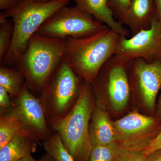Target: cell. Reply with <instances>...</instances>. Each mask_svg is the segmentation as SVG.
<instances>
[{"mask_svg":"<svg viewBox=\"0 0 161 161\" xmlns=\"http://www.w3.org/2000/svg\"><path fill=\"white\" fill-rule=\"evenodd\" d=\"M88 133L90 142L93 147L118 142L113 122L108 112L100 107H97L92 111Z\"/></svg>","mask_w":161,"mask_h":161,"instance_id":"obj_13","label":"cell"},{"mask_svg":"<svg viewBox=\"0 0 161 161\" xmlns=\"http://www.w3.org/2000/svg\"><path fill=\"white\" fill-rule=\"evenodd\" d=\"M120 36L108 28L87 37L67 38L63 60L75 74L92 83L104 64L114 55Z\"/></svg>","mask_w":161,"mask_h":161,"instance_id":"obj_1","label":"cell"},{"mask_svg":"<svg viewBox=\"0 0 161 161\" xmlns=\"http://www.w3.org/2000/svg\"><path fill=\"white\" fill-rule=\"evenodd\" d=\"M145 158L142 152L128 150L120 146L115 161H145Z\"/></svg>","mask_w":161,"mask_h":161,"instance_id":"obj_21","label":"cell"},{"mask_svg":"<svg viewBox=\"0 0 161 161\" xmlns=\"http://www.w3.org/2000/svg\"><path fill=\"white\" fill-rule=\"evenodd\" d=\"M90 84L85 81L81 83L75 105L67 115L53 125L75 161H88L93 147L88 133L93 111Z\"/></svg>","mask_w":161,"mask_h":161,"instance_id":"obj_4","label":"cell"},{"mask_svg":"<svg viewBox=\"0 0 161 161\" xmlns=\"http://www.w3.org/2000/svg\"><path fill=\"white\" fill-rule=\"evenodd\" d=\"M62 60L41 92L47 119L52 125L64 118L78 100L81 79Z\"/></svg>","mask_w":161,"mask_h":161,"instance_id":"obj_5","label":"cell"},{"mask_svg":"<svg viewBox=\"0 0 161 161\" xmlns=\"http://www.w3.org/2000/svg\"><path fill=\"white\" fill-rule=\"evenodd\" d=\"M18 161H37V160L34 158L31 154V155L26 156V157L24 158L21 159Z\"/></svg>","mask_w":161,"mask_h":161,"instance_id":"obj_29","label":"cell"},{"mask_svg":"<svg viewBox=\"0 0 161 161\" xmlns=\"http://www.w3.org/2000/svg\"><path fill=\"white\" fill-rule=\"evenodd\" d=\"M25 77L19 70L1 66L0 67V86L8 92L9 96L14 98L19 95L26 84Z\"/></svg>","mask_w":161,"mask_h":161,"instance_id":"obj_16","label":"cell"},{"mask_svg":"<svg viewBox=\"0 0 161 161\" xmlns=\"http://www.w3.org/2000/svg\"><path fill=\"white\" fill-rule=\"evenodd\" d=\"M43 147L47 153L56 161H75L57 132L43 142Z\"/></svg>","mask_w":161,"mask_h":161,"instance_id":"obj_18","label":"cell"},{"mask_svg":"<svg viewBox=\"0 0 161 161\" xmlns=\"http://www.w3.org/2000/svg\"><path fill=\"white\" fill-rule=\"evenodd\" d=\"M37 143L30 136L20 134L0 148V161H18L36 151Z\"/></svg>","mask_w":161,"mask_h":161,"instance_id":"obj_15","label":"cell"},{"mask_svg":"<svg viewBox=\"0 0 161 161\" xmlns=\"http://www.w3.org/2000/svg\"><path fill=\"white\" fill-rule=\"evenodd\" d=\"M155 15L153 0H132L119 22L128 26L133 36L150 29Z\"/></svg>","mask_w":161,"mask_h":161,"instance_id":"obj_12","label":"cell"},{"mask_svg":"<svg viewBox=\"0 0 161 161\" xmlns=\"http://www.w3.org/2000/svg\"><path fill=\"white\" fill-rule=\"evenodd\" d=\"M76 6L92 15L95 19L116 32L121 36H129V30L115 19L110 9L109 0H73Z\"/></svg>","mask_w":161,"mask_h":161,"instance_id":"obj_14","label":"cell"},{"mask_svg":"<svg viewBox=\"0 0 161 161\" xmlns=\"http://www.w3.org/2000/svg\"><path fill=\"white\" fill-rule=\"evenodd\" d=\"M14 31L13 23L8 20L0 23V61L8 52L10 44Z\"/></svg>","mask_w":161,"mask_h":161,"instance_id":"obj_20","label":"cell"},{"mask_svg":"<svg viewBox=\"0 0 161 161\" xmlns=\"http://www.w3.org/2000/svg\"><path fill=\"white\" fill-rule=\"evenodd\" d=\"M25 0H0V9L5 11L12 9Z\"/></svg>","mask_w":161,"mask_h":161,"instance_id":"obj_25","label":"cell"},{"mask_svg":"<svg viewBox=\"0 0 161 161\" xmlns=\"http://www.w3.org/2000/svg\"><path fill=\"white\" fill-rule=\"evenodd\" d=\"M119 146L118 142L105 146H94L88 161H115Z\"/></svg>","mask_w":161,"mask_h":161,"instance_id":"obj_19","label":"cell"},{"mask_svg":"<svg viewBox=\"0 0 161 161\" xmlns=\"http://www.w3.org/2000/svg\"><path fill=\"white\" fill-rule=\"evenodd\" d=\"M160 47H161V33L160 35Z\"/></svg>","mask_w":161,"mask_h":161,"instance_id":"obj_32","label":"cell"},{"mask_svg":"<svg viewBox=\"0 0 161 161\" xmlns=\"http://www.w3.org/2000/svg\"><path fill=\"white\" fill-rule=\"evenodd\" d=\"M20 134L30 136L23 130L18 119L11 112H7L1 114L0 148L4 147L15 136Z\"/></svg>","mask_w":161,"mask_h":161,"instance_id":"obj_17","label":"cell"},{"mask_svg":"<svg viewBox=\"0 0 161 161\" xmlns=\"http://www.w3.org/2000/svg\"><path fill=\"white\" fill-rule=\"evenodd\" d=\"M36 1H38V2H48V1H52V0H36Z\"/></svg>","mask_w":161,"mask_h":161,"instance_id":"obj_31","label":"cell"},{"mask_svg":"<svg viewBox=\"0 0 161 161\" xmlns=\"http://www.w3.org/2000/svg\"><path fill=\"white\" fill-rule=\"evenodd\" d=\"M37 161H56L54 159L49 155L48 153H46V154H44L41 158L38 160Z\"/></svg>","mask_w":161,"mask_h":161,"instance_id":"obj_28","label":"cell"},{"mask_svg":"<svg viewBox=\"0 0 161 161\" xmlns=\"http://www.w3.org/2000/svg\"><path fill=\"white\" fill-rule=\"evenodd\" d=\"M161 149V130L157 135L150 141L142 151L145 157L158 150Z\"/></svg>","mask_w":161,"mask_h":161,"instance_id":"obj_24","label":"cell"},{"mask_svg":"<svg viewBox=\"0 0 161 161\" xmlns=\"http://www.w3.org/2000/svg\"><path fill=\"white\" fill-rule=\"evenodd\" d=\"M126 66L131 72L133 86L136 87L147 108L154 112L161 88V56L151 62L142 58L135 59Z\"/></svg>","mask_w":161,"mask_h":161,"instance_id":"obj_10","label":"cell"},{"mask_svg":"<svg viewBox=\"0 0 161 161\" xmlns=\"http://www.w3.org/2000/svg\"><path fill=\"white\" fill-rule=\"evenodd\" d=\"M127 64L112 56L104 64L95 80V87H103L108 96L112 108L119 112L126 107L131 88Z\"/></svg>","mask_w":161,"mask_h":161,"instance_id":"obj_9","label":"cell"},{"mask_svg":"<svg viewBox=\"0 0 161 161\" xmlns=\"http://www.w3.org/2000/svg\"><path fill=\"white\" fill-rule=\"evenodd\" d=\"M14 98L12 107L8 112L16 117L24 131L37 143L46 140L51 135L40 98L30 92L26 84Z\"/></svg>","mask_w":161,"mask_h":161,"instance_id":"obj_8","label":"cell"},{"mask_svg":"<svg viewBox=\"0 0 161 161\" xmlns=\"http://www.w3.org/2000/svg\"><path fill=\"white\" fill-rule=\"evenodd\" d=\"M118 137V142L124 146L133 136L142 134L151 130H161L158 119L132 112L123 118L113 122Z\"/></svg>","mask_w":161,"mask_h":161,"instance_id":"obj_11","label":"cell"},{"mask_svg":"<svg viewBox=\"0 0 161 161\" xmlns=\"http://www.w3.org/2000/svg\"><path fill=\"white\" fill-rule=\"evenodd\" d=\"M161 23L155 15L150 29L141 31L130 39L120 36L113 56L126 64L138 58L152 62L161 56Z\"/></svg>","mask_w":161,"mask_h":161,"instance_id":"obj_7","label":"cell"},{"mask_svg":"<svg viewBox=\"0 0 161 161\" xmlns=\"http://www.w3.org/2000/svg\"><path fill=\"white\" fill-rule=\"evenodd\" d=\"M108 28L77 6H65L45 21L36 33L51 38H83Z\"/></svg>","mask_w":161,"mask_h":161,"instance_id":"obj_6","label":"cell"},{"mask_svg":"<svg viewBox=\"0 0 161 161\" xmlns=\"http://www.w3.org/2000/svg\"><path fill=\"white\" fill-rule=\"evenodd\" d=\"M145 161H161V149L155 150L147 156Z\"/></svg>","mask_w":161,"mask_h":161,"instance_id":"obj_26","label":"cell"},{"mask_svg":"<svg viewBox=\"0 0 161 161\" xmlns=\"http://www.w3.org/2000/svg\"><path fill=\"white\" fill-rule=\"evenodd\" d=\"M9 94L3 86H0V108L1 114L9 111L11 108L13 104L9 99Z\"/></svg>","mask_w":161,"mask_h":161,"instance_id":"obj_23","label":"cell"},{"mask_svg":"<svg viewBox=\"0 0 161 161\" xmlns=\"http://www.w3.org/2000/svg\"><path fill=\"white\" fill-rule=\"evenodd\" d=\"M66 38L47 37L35 33L17 64L29 89L41 92L63 60Z\"/></svg>","mask_w":161,"mask_h":161,"instance_id":"obj_2","label":"cell"},{"mask_svg":"<svg viewBox=\"0 0 161 161\" xmlns=\"http://www.w3.org/2000/svg\"><path fill=\"white\" fill-rule=\"evenodd\" d=\"M70 0L38 2L25 0L12 9L3 11L7 18H12L14 31L10 47L1 62L16 64L25 52L30 40L40 26Z\"/></svg>","mask_w":161,"mask_h":161,"instance_id":"obj_3","label":"cell"},{"mask_svg":"<svg viewBox=\"0 0 161 161\" xmlns=\"http://www.w3.org/2000/svg\"><path fill=\"white\" fill-rule=\"evenodd\" d=\"M158 112L160 114V115H161V95L160 96V98L159 101V104H158Z\"/></svg>","mask_w":161,"mask_h":161,"instance_id":"obj_30","label":"cell"},{"mask_svg":"<svg viewBox=\"0 0 161 161\" xmlns=\"http://www.w3.org/2000/svg\"><path fill=\"white\" fill-rule=\"evenodd\" d=\"M155 6L156 15L161 23V0H153Z\"/></svg>","mask_w":161,"mask_h":161,"instance_id":"obj_27","label":"cell"},{"mask_svg":"<svg viewBox=\"0 0 161 161\" xmlns=\"http://www.w3.org/2000/svg\"><path fill=\"white\" fill-rule=\"evenodd\" d=\"M132 0H109V5L114 18L119 22L129 8Z\"/></svg>","mask_w":161,"mask_h":161,"instance_id":"obj_22","label":"cell"}]
</instances>
